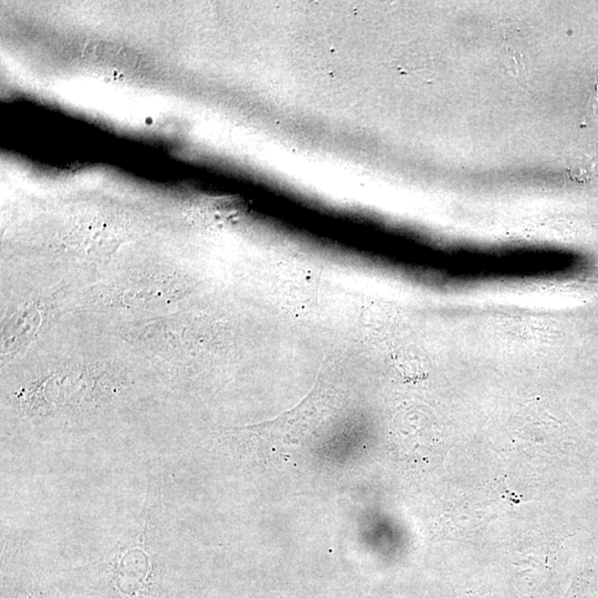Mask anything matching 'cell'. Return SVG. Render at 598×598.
I'll return each mask as SVG.
<instances>
[{
    "instance_id": "obj_5",
    "label": "cell",
    "mask_w": 598,
    "mask_h": 598,
    "mask_svg": "<svg viewBox=\"0 0 598 598\" xmlns=\"http://www.w3.org/2000/svg\"><path fill=\"white\" fill-rule=\"evenodd\" d=\"M470 598V597H469Z\"/></svg>"
},
{
    "instance_id": "obj_4",
    "label": "cell",
    "mask_w": 598,
    "mask_h": 598,
    "mask_svg": "<svg viewBox=\"0 0 598 598\" xmlns=\"http://www.w3.org/2000/svg\"><path fill=\"white\" fill-rule=\"evenodd\" d=\"M585 110L587 116H598V80L595 82L594 89L591 93Z\"/></svg>"
},
{
    "instance_id": "obj_2",
    "label": "cell",
    "mask_w": 598,
    "mask_h": 598,
    "mask_svg": "<svg viewBox=\"0 0 598 598\" xmlns=\"http://www.w3.org/2000/svg\"><path fill=\"white\" fill-rule=\"evenodd\" d=\"M3 598H68L58 585L49 583L39 576L25 575L12 582Z\"/></svg>"
},
{
    "instance_id": "obj_3",
    "label": "cell",
    "mask_w": 598,
    "mask_h": 598,
    "mask_svg": "<svg viewBox=\"0 0 598 598\" xmlns=\"http://www.w3.org/2000/svg\"><path fill=\"white\" fill-rule=\"evenodd\" d=\"M563 598H598V564L582 571Z\"/></svg>"
},
{
    "instance_id": "obj_1",
    "label": "cell",
    "mask_w": 598,
    "mask_h": 598,
    "mask_svg": "<svg viewBox=\"0 0 598 598\" xmlns=\"http://www.w3.org/2000/svg\"><path fill=\"white\" fill-rule=\"evenodd\" d=\"M166 513L160 483L149 476L142 509L122 525L105 553L61 577L101 598H169L173 539Z\"/></svg>"
}]
</instances>
